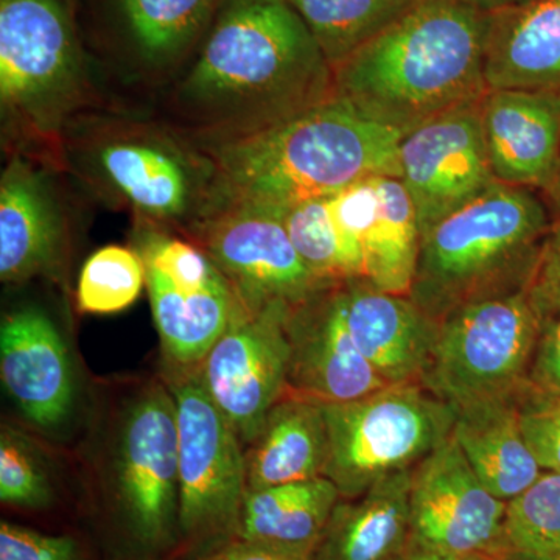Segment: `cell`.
<instances>
[{"label": "cell", "mask_w": 560, "mask_h": 560, "mask_svg": "<svg viewBox=\"0 0 560 560\" xmlns=\"http://www.w3.org/2000/svg\"><path fill=\"white\" fill-rule=\"evenodd\" d=\"M412 469L340 499L315 550V560H390L410 539Z\"/></svg>", "instance_id": "obj_24"}, {"label": "cell", "mask_w": 560, "mask_h": 560, "mask_svg": "<svg viewBox=\"0 0 560 560\" xmlns=\"http://www.w3.org/2000/svg\"><path fill=\"white\" fill-rule=\"evenodd\" d=\"M540 330L526 290L455 308L436 320L420 385L455 410L518 393L529 385Z\"/></svg>", "instance_id": "obj_10"}, {"label": "cell", "mask_w": 560, "mask_h": 560, "mask_svg": "<svg viewBox=\"0 0 560 560\" xmlns=\"http://www.w3.org/2000/svg\"><path fill=\"white\" fill-rule=\"evenodd\" d=\"M377 205L364 238L366 279L386 293L410 296L420 230L410 194L396 176H375Z\"/></svg>", "instance_id": "obj_26"}, {"label": "cell", "mask_w": 560, "mask_h": 560, "mask_svg": "<svg viewBox=\"0 0 560 560\" xmlns=\"http://www.w3.org/2000/svg\"><path fill=\"white\" fill-rule=\"evenodd\" d=\"M81 448L83 477L143 558L176 550L178 416L161 374L102 386Z\"/></svg>", "instance_id": "obj_4"}, {"label": "cell", "mask_w": 560, "mask_h": 560, "mask_svg": "<svg viewBox=\"0 0 560 560\" xmlns=\"http://www.w3.org/2000/svg\"><path fill=\"white\" fill-rule=\"evenodd\" d=\"M68 248V220L49 173L13 154L0 179V279H58Z\"/></svg>", "instance_id": "obj_18"}, {"label": "cell", "mask_w": 560, "mask_h": 560, "mask_svg": "<svg viewBox=\"0 0 560 560\" xmlns=\"http://www.w3.org/2000/svg\"><path fill=\"white\" fill-rule=\"evenodd\" d=\"M488 91H560V0H526L489 13Z\"/></svg>", "instance_id": "obj_21"}, {"label": "cell", "mask_w": 560, "mask_h": 560, "mask_svg": "<svg viewBox=\"0 0 560 560\" xmlns=\"http://www.w3.org/2000/svg\"><path fill=\"white\" fill-rule=\"evenodd\" d=\"M480 109L497 180L547 189L560 160V91L492 90Z\"/></svg>", "instance_id": "obj_19"}, {"label": "cell", "mask_w": 560, "mask_h": 560, "mask_svg": "<svg viewBox=\"0 0 560 560\" xmlns=\"http://www.w3.org/2000/svg\"><path fill=\"white\" fill-rule=\"evenodd\" d=\"M521 422L541 469L560 474V396L528 385L522 394Z\"/></svg>", "instance_id": "obj_33"}, {"label": "cell", "mask_w": 560, "mask_h": 560, "mask_svg": "<svg viewBox=\"0 0 560 560\" xmlns=\"http://www.w3.org/2000/svg\"><path fill=\"white\" fill-rule=\"evenodd\" d=\"M474 2H477L481 9L493 11L514 5V3H518V0H474Z\"/></svg>", "instance_id": "obj_40"}, {"label": "cell", "mask_w": 560, "mask_h": 560, "mask_svg": "<svg viewBox=\"0 0 560 560\" xmlns=\"http://www.w3.org/2000/svg\"><path fill=\"white\" fill-rule=\"evenodd\" d=\"M0 501L21 511H46L57 501V464L43 442L3 420L0 427Z\"/></svg>", "instance_id": "obj_31"}, {"label": "cell", "mask_w": 560, "mask_h": 560, "mask_svg": "<svg viewBox=\"0 0 560 560\" xmlns=\"http://www.w3.org/2000/svg\"><path fill=\"white\" fill-rule=\"evenodd\" d=\"M340 499V490L326 477L246 490L238 537L316 550Z\"/></svg>", "instance_id": "obj_25"}, {"label": "cell", "mask_w": 560, "mask_h": 560, "mask_svg": "<svg viewBox=\"0 0 560 560\" xmlns=\"http://www.w3.org/2000/svg\"><path fill=\"white\" fill-rule=\"evenodd\" d=\"M525 389L455 410L453 441L486 488L506 503L528 489L544 471L522 430L521 401Z\"/></svg>", "instance_id": "obj_22"}, {"label": "cell", "mask_w": 560, "mask_h": 560, "mask_svg": "<svg viewBox=\"0 0 560 560\" xmlns=\"http://www.w3.org/2000/svg\"><path fill=\"white\" fill-rule=\"evenodd\" d=\"M224 0H117L132 49L147 68H172L212 24Z\"/></svg>", "instance_id": "obj_27"}, {"label": "cell", "mask_w": 560, "mask_h": 560, "mask_svg": "<svg viewBox=\"0 0 560 560\" xmlns=\"http://www.w3.org/2000/svg\"><path fill=\"white\" fill-rule=\"evenodd\" d=\"M77 158L140 223L189 232L219 208L217 167L208 151L150 125H105L79 143Z\"/></svg>", "instance_id": "obj_7"}, {"label": "cell", "mask_w": 560, "mask_h": 560, "mask_svg": "<svg viewBox=\"0 0 560 560\" xmlns=\"http://www.w3.org/2000/svg\"><path fill=\"white\" fill-rule=\"evenodd\" d=\"M326 475L342 499L416 466L451 440L456 411L420 383L389 385L357 400L324 405Z\"/></svg>", "instance_id": "obj_9"}, {"label": "cell", "mask_w": 560, "mask_h": 560, "mask_svg": "<svg viewBox=\"0 0 560 560\" xmlns=\"http://www.w3.org/2000/svg\"><path fill=\"white\" fill-rule=\"evenodd\" d=\"M548 231L525 187L497 183L420 234L410 298L433 320L463 305L525 290Z\"/></svg>", "instance_id": "obj_5"}, {"label": "cell", "mask_w": 560, "mask_h": 560, "mask_svg": "<svg viewBox=\"0 0 560 560\" xmlns=\"http://www.w3.org/2000/svg\"><path fill=\"white\" fill-rule=\"evenodd\" d=\"M178 416V545L195 560L241 536L245 447L202 389L197 366L164 368Z\"/></svg>", "instance_id": "obj_8"}, {"label": "cell", "mask_w": 560, "mask_h": 560, "mask_svg": "<svg viewBox=\"0 0 560 560\" xmlns=\"http://www.w3.org/2000/svg\"><path fill=\"white\" fill-rule=\"evenodd\" d=\"M289 311L285 305L249 307L238 301L226 329L197 366L202 389L245 448L289 389Z\"/></svg>", "instance_id": "obj_12"}, {"label": "cell", "mask_w": 560, "mask_h": 560, "mask_svg": "<svg viewBox=\"0 0 560 560\" xmlns=\"http://www.w3.org/2000/svg\"><path fill=\"white\" fill-rule=\"evenodd\" d=\"M504 515L506 501L486 488L453 438L412 469V544L500 560Z\"/></svg>", "instance_id": "obj_14"}, {"label": "cell", "mask_w": 560, "mask_h": 560, "mask_svg": "<svg viewBox=\"0 0 560 560\" xmlns=\"http://www.w3.org/2000/svg\"><path fill=\"white\" fill-rule=\"evenodd\" d=\"M145 289V268L132 246L108 245L84 261L77 283V308L84 315L127 311Z\"/></svg>", "instance_id": "obj_32"}, {"label": "cell", "mask_w": 560, "mask_h": 560, "mask_svg": "<svg viewBox=\"0 0 560 560\" xmlns=\"http://www.w3.org/2000/svg\"><path fill=\"white\" fill-rule=\"evenodd\" d=\"M329 429L324 404L285 394L245 448L246 490L326 475Z\"/></svg>", "instance_id": "obj_23"}, {"label": "cell", "mask_w": 560, "mask_h": 560, "mask_svg": "<svg viewBox=\"0 0 560 560\" xmlns=\"http://www.w3.org/2000/svg\"><path fill=\"white\" fill-rule=\"evenodd\" d=\"M390 560H486L477 558V556H459L452 552L431 550V548L422 547V545L412 544L408 540L407 545L401 548Z\"/></svg>", "instance_id": "obj_38"}, {"label": "cell", "mask_w": 560, "mask_h": 560, "mask_svg": "<svg viewBox=\"0 0 560 560\" xmlns=\"http://www.w3.org/2000/svg\"><path fill=\"white\" fill-rule=\"evenodd\" d=\"M0 560H84L83 548L69 534L40 530L0 523Z\"/></svg>", "instance_id": "obj_34"}, {"label": "cell", "mask_w": 560, "mask_h": 560, "mask_svg": "<svg viewBox=\"0 0 560 560\" xmlns=\"http://www.w3.org/2000/svg\"><path fill=\"white\" fill-rule=\"evenodd\" d=\"M541 323L560 316V223L548 231L526 285Z\"/></svg>", "instance_id": "obj_35"}, {"label": "cell", "mask_w": 560, "mask_h": 560, "mask_svg": "<svg viewBox=\"0 0 560 560\" xmlns=\"http://www.w3.org/2000/svg\"><path fill=\"white\" fill-rule=\"evenodd\" d=\"M500 560H560L559 471H541L508 501Z\"/></svg>", "instance_id": "obj_30"}, {"label": "cell", "mask_w": 560, "mask_h": 560, "mask_svg": "<svg viewBox=\"0 0 560 560\" xmlns=\"http://www.w3.org/2000/svg\"><path fill=\"white\" fill-rule=\"evenodd\" d=\"M0 378L22 418L54 433L77 407V374L55 320L36 305L5 313L0 324Z\"/></svg>", "instance_id": "obj_17"}, {"label": "cell", "mask_w": 560, "mask_h": 560, "mask_svg": "<svg viewBox=\"0 0 560 560\" xmlns=\"http://www.w3.org/2000/svg\"><path fill=\"white\" fill-rule=\"evenodd\" d=\"M528 383L541 393L560 396V316L541 323Z\"/></svg>", "instance_id": "obj_36"}, {"label": "cell", "mask_w": 560, "mask_h": 560, "mask_svg": "<svg viewBox=\"0 0 560 560\" xmlns=\"http://www.w3.org/2000/svg\"><path fill=\"white\" fill-rule=\"evenodd\" d=\"M416 0H289L331 70L399 20Z\"/></svg>", "instance_id": "obj_29"}, {"label": "cell", "mask_w": 560, "mask_h": 560, "mask_svg": "<svg viewBox=\"0 0 560 560\" xmlns=\"http://www.w3.org/2000/svg\"><path fill=\"white\" fill-rule=\"evenodd\" d=\"M249 307H294L326 283L313 275L279 213L232 206L189 231Z\"/></svg>", "instance_id": "obj_13"}, {"label": "cell", "mask_w": 560, "mask_h": 560, "mask_svg": "<svg viewBox=\"0 0 560 560\" xmlns=\"http://www.w3.org/2000/svg\"><path fill=\"white\" fill-rule=\"evenodd\" d=\"M404 136L334 94L267 130L210 142L202 149L215 162L217 212H282L372 176L399 178Z\"/></svg>", "instance_id": "obj_3"}, {"label": "cell", "mask_w": 560, "mask_h": 560, "mask_svg": "<svg viewBox=\"0 0 560 560\" xmlns=\"http://www.w3.org/2000/svg\"><path fill=\"white\" fill-rule=\"evenodd\" d=\"M548 194H550L551 200L556 202L560 210V160L558 168H556L555 176H552L551 183L547 187Z\"/></svg>", "instance_id": "obj_39"}, {"label": "cell", "mask_w": 560, "mask_h": 560, "mask_svg": "<svg viewBox=\"0 0 560 560\" xmlns=\"http://www.w3.org/2000/svg\"><path fill=\"white\" fill-rule=\"evenodd\" d=\"M135 560H153V559H135Z\"/></svg>", "instance_id": "obj_41"}, {"label": "cell", "mask_w": 560, "mask_h": 560, "mask_svg": "<svg viewBox=\"0 0 560 560\" xmlns=\"http://www.w3.org/2000/svg\"><path fill=\"white\" fill-rule=\"evenodd\" d=\"M338 282H326L289 311L287 394L318 401L345 404L386 388L350 337L342 313Z\"/></svg>", "instance_id": "obj_16"}, {"label": "cell", "mask_w": 560, "mask_h": 560, "mask_svg": "<svg viewBox=\"0 0 560 560\" xmlns=\"http://www.w3.org/2000/svg\"><path fill=\"white\" fill-rule=\"evenodd\" d=\"M132 235L160 334L161 366H198L230 324L237 294L197 243L150 223H139Z\"/></svg>", "instance_id": "obj_11"}, {"label": "cell", "mask_w": 560, "mask_h": 560, "mask_svg": "<svg viewBox=\"0 0 560 560\" xmlns=\"http://www.w3.org/2000/svg\"><path fill=\"white\" fill-rule=\"evenodd\" d=\"M480 105L448 110L401 138L399 179L415 205L420 234L499 183L486 151Z\"/></svg>", "instance_id": "obj_15"}, {"label": "cell", "mask_w": 560, "mask_h": 560, "mask_svg": "<svg viewBox=\"0 0 560 560\" xmlns=\"http://www.w3.org/2000/svg\"><path fill=\"white\" fill-rule=\"evenodd\" d=\"M341 308L357 349L388 385L420 383L436 320L410 296L386 293L368 279L338 282Z\"/></svg>", "instance_id": "obj_20"}, {"label": "cell", "mask_w": 560, "mask_h": 560, "mask_svg": "<svg viewBox=\"0 0 560 560\" xmlns=\"http://www.w3.org/2000/svg\"><path fill=\"white\" fill-rule=\"evenodd\" d=\"M195 560H315V550L280 547L237 537Z\"/></svg>", "instance_id": "obj_37"}, {"label": "cell", "mask_w": 560, "mask_h": 560, "mask_svg": "<svg viewBox=\"0 0 560 560\" xmlns=\"http://www.w3.org/2000/svg\"><path fill=\"white\" fill-rule=\"evenodd\" d=\"M489 13L474 0H416L334 69V94L405 135L481 101Z\"/></svg>", "instance_id": "obj_2"}, {"label": "cell", "mask_w": 560, "mask_h": 560, "mask_svg": "<svg viewBox=\"0 0 560 560\" xmlns=\"http://www.w3.org/2000/svg\"><path fill=\"white\" fill-rule=\"evenodd\" d=\"M86 91L70 0H0L3 125L18 139L55 147Z\"/></svg>", "instance_id": "obj_6"}, {"label": "cell", "mask_w": 560, "mask_h": 560, "mask_svg": "<svg viewBox=\"0 0 560 560\" xmlns=\"http://www.w3.org/2000/svg\"><path fill=\"white\" fill-rule=\"evenodd\" d=\"M279 213L294 248L313 275L326 282L366 279L363 246L345 230L330 195L300 202Z\"/></svg>", "instance_id": "obj_28"}, {"label": "cell", "mask_w": 560, "mask_h": 560, "mask_svg": "<svg viewBox=\"0 0 560 560\" xmlns=\"http://www.w3.org/2000/svg\"><path fill=\"white\" fill-rule=\"evenodd\" d=\"M331 95L334 70L289 0H224L173 98L190 128L221 142L267 130Z\"/></svg>", "instance_id": "obj_1"}]
</instances>
